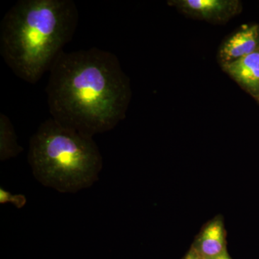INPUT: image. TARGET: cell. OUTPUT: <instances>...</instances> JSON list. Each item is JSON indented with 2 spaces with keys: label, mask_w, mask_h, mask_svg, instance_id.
<instances>
[{
  "label": "cell",
  "mask_w": 259,
  "mask_h": 259,
  "mask_svg": "<svg viewBox=\"0 0 259 259\" xmlns=\"http://www.w3.org/2000/svg\"><path fill=\"white\" fill-rule=\"evenodd\" d=\"M168 5L190 18L218 24L227 23L242 10L238 0H171Z\"/></svg>",
  "instance_id": "4"
},
{
  "label": "cell",
  "mask_w": 259,
  "mask_h": 259,
  "mask_svg": "<svg viewBox=\"0 0 259 259\" xmlns=\"http://www.w3.org/2000/svg\"><path fill=\"white\" fill-rule=\"evenodd\" d=\"M259 49V25H244L221 44L218 59L221 66L253 54Z\"/></svg>",
  "instance_id": "5"
},
{
  "label": "cell",
  "mask_w": 259,
  "mask_h": 259,
  "mask_svg": "<svg viewBox=\"0 0 259 259\" xmlns=\"http://www.w3.org/2000/svg\"><path fill=\"white\" fill-rule=\"evenodd\" d=\"M46 92L51 118L92 138L118 125L131 98L118 58L98 48L61 52L49 71Z\"/></svg>",
  "instance_id": "1"
},
{
  "label": "cell",
  "mask_w": 259,
  "mask_h": 259,
  "mask_svg": "<svg viewBox=\"0 0 259 259\" xmlns=\"http://www.w3.org/2000/svg\"><path fill=\"white\" fill-rule=\"evenodd\" d=\"M213 259H232L231 257L230 256V255L228 254V251H225L224 253H222V254L218 255V256L215 257V258Z\"/></svg>",
  "instance_id": "11"
},
{
  "label": "cell",
  "mask_w": 259,
  "mask_h": 259,
  "mask_svg": "<svg viewBox=\"0 0 259 259\" xmlns=\"http://www.w3.org/2000/svg\"><path fill=\"white\" fill-rule=\"evenodd\" d=\"M28 159L35 180L61 193L74 194L92 187L103 166L93 138L65 127L51 117L30 138Z\"/></svg>",
  "instance_id": "3"
},
{
  "label": "cell",
  "mask_w": 259,
  "mask_h": 259,
  "mask_svg": "<svg viewBox=\"0 0 259 259\" xmlns=\"http://www.w3.org/2000/svg\"><path fill=\"white\" fill-rule=\"evenodd\" d=\"M12 203L18 209L23 208L27 203V199L23 194H13L1 187L0 189V203Z\"/></svg>",
  "instance_id": "9"
},
{
  "label": "cell",
  "mask_w": 259,
  "mask_h": 259,
  "mask_svg": "<svg viewBox=\"0 0 259 259\" xmlns=\"http://www.w3.org/2000/svg\"><path fill=\"white\" fill-rule=\"evenodd\" d=\"M23 151L18 143V137L13 123L4 113H0V160L7 161L17 157Z\"/></svg>",
  "instance_id": "8"
},
{
  "label": "cell",
  "mask_w": 259,
  "mask_h": 259,
  "mask_svg": "<svg viewBox=\"0 0 259 259\" xmlns=\"http://www.w3.org/2000/svg\"><path fill=\"white\" fill-rule=\"evenodd\" d=\"M192 247L204 259H213L226 251V236L222 218L207 223Z\"/></svg>",
  "instance_id": "7"
},
{
  "label": "cell",
  "mask_w": 259,
  "mask_h": 259,
  "mask_svg": "<svg viewBox=\"0 0 259 259\" xmlns=\"http://www.w3.org/2000/svg\"><path fill=\"white\" fill-rule=\"evenodd\" d=\"M221 66L239 86L259 101V49L253 54Z\"/></svg>",
  "instance_id": "6"
},
{
  "label": "cell",
  "mask_w": 259,
  "mask_h": 259,
  "mask_svg": "<svg viewBox=\"0 0 259 259\" xmlns=\"http://www.w3.org/2000/svg\"><path fill=\"white\" fill-rule=\"evenodd\" d=\"M182 259H204L193 247H191L190 250L187 252V254Z\"/></svg>",
  "instance_id": "10"
},
{
  "label": "cell",
  "mask_w": 259,
  "mask_h": 259,
  "mask_svg": "<svg viewBox=\"0 0 259 259\" xmlns=\"http://www.w3.org/2000/svg\"><path fill=\"white\" fill-rule=\"evenodd\" d=\"M78 23L73 0H20L0 24V54L18 77L35 84L72 40Z\"/></svg>",
  "instance_id": "2"
}]
</instances>
